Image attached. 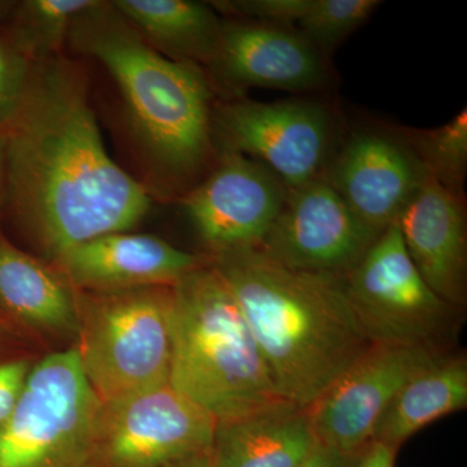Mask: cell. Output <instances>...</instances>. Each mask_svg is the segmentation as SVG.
Listing matches in <instances>:
<instances>
[{"mask_svg":"<svg viewBox=\"0 0 467 467\" xmlns=\"http://www.w3.org/2000/svg\"><path fill=\"white\" fill-rule=\"evenodd\" d=\"M5 204L54 263L82 243L133 229L149 213L147 190L104 147L84 73L61 55L33 64L5 130Z\"/></svg>","mask_w":467,"mask_h":467,"instance_id":"6da1fadb","label":"cell"},{"mask_svg":"<svg viewBox=\"0 0 467 467\" xmlns=\"http://www.w3.org/2000/svg\"><path fill=\"white\" fill-rule=\"evenodd\" d=\"M211 257L285 401L310 407L371 346L343 275L294 272L257 250Z\"/></svg>","mask_w":467,"mask_h":467,"instance_id":"7a4b0ae2","label":"cell"},{"mask_svg":"<svg viewBox=\"0 0 467 467\" xmlns=\"http://www.w3.org/2000/svg\"><path fill=\"white\" fill-rule=\"evenodd\" d=\"M67 41L103 64L119 85L129 124L150 165L171 180L193 177L211 155V86L201 66L160 54L110 2L76 17Z\"/></svg>","mask_w":467,"mask_h":467,"instance_id":"3957f363","label":"cell"},{"mask_svg":"<svg viewBox=\"0 0 467 467\" xmlns=\"http://www.w3.org/2000/svg\"><path fill=\"white\" fill-rule=\"evenodd\" d=\"M169 384L217 422L285 400L212 257L173 285Z\"/></svg>","mask_w":467,"mask_h":467,"instance_id":"277c9868","label":"cell"},{"mask_svg":"<svg viewBox=\"0 0 467 467\" xmlns=\"http://www.w3.org/2000/svg\"><path fill=\"white\" fill-rule=\"evenodd\" d=\"M77 304V352L101 404L169 383L173 285L88 291Z\"/></svg>","mask_w":467,"mask_h":467,"instance_id":"5b68a950","label":"cell"},{"mask_svg":"<svg viewBox=\"0 0 467 467\" xmlns=\"http://www.w3.org/2000/svg\"><path fill=\"white\" fill-rule=\"evenodd\" d=\"M101 409L77 349L52 353L32 368L0 425V467H81L97 445Z\"/></svg>","mask_w":467,"mask_h":467,"instance_id":"8992f818","label":"cell"},{"mask_svg":"<svg viewBox=\"0 0 467 467\" xmlns=\"http://www.w3.org/2000/svg\"><path fill=\"white\" fill-rule=\"evenodd\" d=\"M343 284L370 344L444 350L456 309L423 281L405 248L398 221L343 275Z\"/></svg>","mask_w":467,"mask_h":467,"instance_id":"52a82bcc","label":"cell"},{"mask_svg":"<svg viewBox=\"0 0 467 467\" xmlns=\"http://www.w3.org/2000/svg\"><path fill=\"white\" fill-rule=\"evenodd\" d=\"M223 150L260 162L287 192L322 175L333 119L322 104L306 100L230 101L212 119Z\"/></svg>","mask_w":467,"mask_h":467,"instance_id":"ba28073f","label":"cell"},{"mask_svg":"<svg viewBox=\"0 0 467 467\" xmlns=\"http://www.w3.org/2000/svg\"><path fill=\"white\" fill-rule=\"evenodd\" d=\"M217 420L169 383L103 404L97 445L109 467H162L211 451Z\"/></svg>","mask_w":467,"mask_h":467,"instance_id":"9c48e42d","label":"cell"},{"mask_svg":"<svg viewBox=\"0 0 467 467\" xmlns=\"http://www.w3.org/2000/svg\"><path fill=\"white\" fill-rule=\"evenodd\" d=\"M444 355L441 349L371 344L306 408L319 444L361 454L402 387Z\"/></svg>","mask_w":467,"mask_h":467,"instance_id":"30bf717a","label":"cell"},{"mask_svg":"<svg viewBox=\"0 0 467 467\" xmlns=\"http://www.w3.org/2000/svg\"><path fill=\"white\" fill-rule=\"evenodd\" d=\"M378 236L322 174L287 192L281 213L257 251L294 272L346 275Z\"/></svg>","mask_w":467,"mask_h":467,"instance_id":"8fae6325","label":"cell"},{"mask_svg":"<svg viewBox=\"0 0 467 467\" xmlns=\"http://www.w3.org/2000/svg\"><path fill=\"white\" fill-rule=\"evenodd\" d=\"M287 189L269 169L223 150L216 169L184 196V213L211 256L257 250L284 208Z\"/></svg>","mask_w":467,"mask_h":467,"instance_id":"7c38bea8","label":"cell"},{"mask_svg":"<svg viewBox=\"0 0 467 467\" xmlns=\"http://www.w3.org/2000/svg\"><path fill=\"white\" fill-rule=\"evenodd\" d=\"M325 177L352 213L380 235L399 220L426 171L404 144L359 133L344 144Z\"/></svg>","mask_w":467,"mask_h":467,"instance_id":"4fadbf2b","label":"cell"},{"mask_svg":"<svg viewBox=\"0 0 467 467\" xmlns=\"http://www.w3.org/2000/svg\"><path fill=\"white\" fill-rule=\"evenodd\" d=\"M209 263L211 257L178 250L156 236L115 233L77 245L55 265L70 285L106 292L174 285Z\"/></svg>","mask_w":467,"mask_h":467,"instance_id":"5bb4252c","label":"cell"},{"mask_svg":"<svg viewBox=\"0 0 467 467\" xmlns=\"http://www.w3.org/2000/svg\"><path fill=\"white\" fill-rule=\"evenodd\" d=\"M232 88L315 90L327 75L321 52L299 33L261 23H223L211 64Z\"/></svg>","mask_w":467,"mask_h":467,"instance_id":"9a60e30c","label":"cell"},{"mask_svg":"<svg viewBox=\"0 0 467 467\" xmlns=\"http://www.w3.org/2000/svg\"><path fill=\"white\" fill-rule=\"evenodd\" d=\"M398 225L423 281L451 308H462L467 259L462 195L426 174L402 209Z\"/></svg>","mask_w":467,"mask_h":467,"instance_id":"2e32d148","label":"cell"},{"mask_svg":"<svg viewBox=\"0 0 467 467\" xmlns=\"http://www.w3.org/2000/svg\"><path fill=\"white\" fill-rule=\"evenodd\" d=\"M319 445L306 409L276 401L217 422L211 467H297Z\"/></svg>","mask_w":467,"mask_h":467,"instance_id":"e0dca14e","label":"cell"},{"mask_svg":"<svg viewBox=\"0 0 467 467\" xmlns=\"http://www.w3.org/2000/svg\"><path fill=\"white\" fill-rule=\"evenodd\" d=\"M0 321L8 330L24 326L54 333L78 331V304L66 276L2 235Z\"/></svg>","mask_w":467,"mask_h":467,"instance_id":"ac0fdd59","label":"cell"},{"mask_svg":"<svg viewBox=\"0 0 467 467\" xmlns=\"http://www.w3.org/2000/svg\"><path fill=\"white\" fill-rule=\"evenodd\" d=\"M110 3L160 54L196 66H211L216 58L223 23L212 5L190 0Z\"/></svg>","mask_w":467,"mask_h":467,"instance_id":"d6986e66","label":"cell"},{"mask_svg":"<svg viewBox=\"0 0 467 467\" xmlns=\"http://www.w3.org/2000/svg\"><path fill=\"white\" fill-rule=\"evenodd\" d=\"M466 405V358L447 353L402 387L380 418L373 441L398 451L423 427Z\"/></svg>","mask_w":467,"mask_h":467,"instance_id":"ffe728a7","label":"cell"},{"mask_svg":"<svg viewBox=\"0 0 467 467\" xmlns=\"http://www.w3.org/2000/svg\"><path fill=\"white\" fill-rule=\"evenodd\" d=\"M95 0H26L17 3L8 36L33 64L61 55L73 21Z\"/></svg>","mask_w":467,"mask_h":467,"instance_id":"44dd1931","label":"cell"},{"mask_svg":"<svg viewBox=\"0 0 467 467\" xmlns=\"http://www.w3.org/2000/svg\"><path fill=\"white\" fill-rule=\"evenodd\" d=\"M408 140L426 174L462 195L467 167L466 109L441 128L409 131Z\"/></svg>","mask_w":467,"mask_h":467,"instance_id":"7402d4cb","label":"cell"},{"mask_svg":"<svg viewBox=\"0 0 467 467\" xmlns=\"http://www.w3.org/2000/svg\"><path fill=\"white\" fill-rule=\"evenodd\" d=\"M378 0H312L299 34L319 52L339 45L379 7Z\"/></svg>","mask_w":467,"mask_h":467,"instance_id":"603a6c76","label":"cell"},{"mask_svg":"<svg viewBox=\"0 0 467 467\" xmlns=\"http://www.w3.org/2000/svg\"><path fill=\"white\" fill-rule=\"evenodd\" d=\"M33 63L7 33L0 32V133L5 134L20 109L29 84Z\"/></svg>","mask_w":467,"mask_h":467,"instance_id":"cb8c5ba5","label":"cell"},{"mask_svg":"<svg viewBox=\"0 0 467 467\" xmlns=\"http://www.w3.org/2000/svg\"><path fill=\"white\" fill-rule=\"evenodd\" d=\"M211 5L212 8L226 14L254 18V23L285 27L299 24L312 0H229Z\"/></svg>","mask_w":467,"mask_h":467,"instance_id":"d4e9b609","label":"cell"},{"mask_svg":"<svg viewBox=\"0 0 467 467\" xmlns=\"http://www.w3.org/2000/svg\"><path fill=\"white\" fill-rule=\"evenodd\" d=\"M30 370L32 367L27 359L9 356L5 346H0V425L16 407Z\"/></svg>","mask_w":467,"mask_h":467,"instance_id":"484cf974","label":"cell"},{"mask_svg":"<svg viewBox=\"0 0 467 467\" xmlns=\"http://www.w3.org/2000/svg\"><path fill=\"white\" fill-rule=\"evenodd\" d=\"M358 456L319 445L317 450L297 467H356Z\"/></svg>","mask_w":467,"mask_h":467,"instance_id":"4316f807","label":"cell"},{"mask_svg":"<svg viewBox=\"0 0 467 467\" xmlns=\"http://www.w3.org/2000/svg\"><path fill=\"white\" fill-rule=\"evenodd\" d=\"M396 450L382 442L373 441L359 454L356 467H393Z\"/></svg>","mask_w":467,"mask_h":467,"instance_id":"83f0119b","label":"cell"},{"mask_svg":"<svg viewBox=\"0 0 467 467\" xmlns=\"http://www.w3.org/2000/svg\"><path fill=\"white\" fill-rule=\"evenodd\" d=\"M162 467H211V451L187 457V459L175 461V462Z\"/></svg>","mask_w":467,"mask_h":467,"instance_id":"f1b7e54d","label":"cell"},{"mask_svg":"<svg viewBox=\"0 0 467 467\" xmlns=\"http://www.w3.org/2000/svg\"><path fill=\"white\" fill-rule=\"evenodd\" d=\"M5 134L0 133V212L5 204Z\"/></svg>","mask_w":467,"mask_h":467,"instance_id":"f546056e","label":"cell"},{"mask_svg":"<svg viewBox=\"0 0 467 467\" xmlns=\"http://www.w3.org/2000/svg\"><path fill=\"white\" fill-rule=\"evenodd\" d=\"M16 2H9V0H0V23L11 20L14 15L15 8H16Z\"/></svg>","mask_w":467,"mask_h":467,"instance_id":"4dcf8cb0","label":"cell"},{"mask_svg":"<svg viewBox=\"0 0 467 467\" xmlns=\"http://www.w3.org/2000/svg\"><path fill=\"white\" fill-rule=\"evenodd\" d=\"M9 334H11V331L0 321V340H8Z\"/></svg>","mask_w":467,"mask_h":467,"instance_id":"1f68e13d","label":"cell"}]
</instances>
